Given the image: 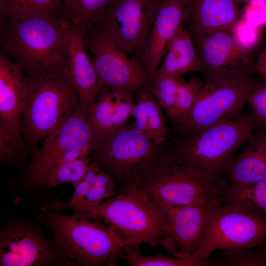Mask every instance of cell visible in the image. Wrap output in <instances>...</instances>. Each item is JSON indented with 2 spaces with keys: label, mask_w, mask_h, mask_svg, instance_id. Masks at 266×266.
Segmentation results:
<instances>
[{
  "label": "cell",
  "mask_w": 266,
  "mask_h": 266,
  "mask_svg": "<svg viewBox=\"0 0 266 266\" xmlns=\"http://www.w3.org/2000/svg\"><path fill=\"white\" fill-rule=\"evenodd\" d=\"M70 27L63 14L0 17V51L27 76L64 69Z\"/></svg>",
  "instance_id": "1"
},
{
  "label": "cell",
  "mask_w": 266,
  "mask_h": 266,
  "mask_svg": "<svg viewBox=\"0 0 266 266\" xmlns=\"http://www.w3.org/2000/svg\"><path fill=\"white\" fill-rule=\"evenodd\" d=\"M260 124L253 115H239L188 135L164 154L200 177L221 182L236 154Z\"/></svg>",
  "instance_id": "2"
},
{
  "label": "cell",
  "mask_w": 266,
  "mask_h": 266,
  "mask_svg": "<svg viewBox=\"0 0 266 266\" xmlns=\"http://www.w3.org/2000/svg\"><path fill=\"white\" fill-rule=\"evenodd\" d=\"M98 139L86 108L81 105L42 141L41 147L31 155L19 179L8 185V189L23 194L20 201L41 204L46 200H55L57 197L53 194L49 179L56 161L73 150L92 154Z\"/></svg>",
  "instance_id": "3"
},
{
  "label": "cell",
  "mask_w": 266,
  "mask_h": 266,
  "mask_svg": "<svg viewBox=\"0 0 266 266\" xmlns=\"http://www.w3.org/2000/svg\"><path fill=\"white\" fill-rule=\"evenodd\" d=\"M26 76L21 133L31 156L39 143L81 104L64 69Z\"/></svg>",
  "instance_id": "4"
},
{
  "label": "cell",
  "mask_w": 266,
  "mask_h": 266,
  "mask_svg": "<svg viewBox=\"0 0 266 266\" xmlns=\"http://www.w3.org/2000/svg\"><path fill=\"white\" fill-rule=\"evenodd\" d=\"M39 209L35 218L78 266H115L117 258H121L124 240L100 220L65 214L44 207Z\"/></svg>",
  "instance_id": "5"
},
{
  "label": "cell",
  "mask_w": 266,
  "mask_h": 266,
  "mask_svg": "<svg viewBox=\"0 0 266 266\" xmlns=\"http://www.w3.org/2000/svg\"><path fill=\"white\" fill-rule=\"evenodd\" d=\"M96 216L113 229L126 244L146 243L156 248L170 232L166 212L141 184L124 186L116 197L98 207Z\"/></svg>",
  "instance_id": "6"
},
{
  "label": "cell",
  "mask_w": 266,
  "mask_h": 266,
  "mask_svg": "<svg viewBox=\"0 0 266 266\" xmlns=\"http://www.w3.org/2000/svg\"><path fill=\"white\" fill-rule=\"evenodd\" d=\"M163 152L160 145L136 130L133 123L126 122L112 133L98 139L91 160L124 187L142 184Z\"/></svg>",
  "instance_id": "7"
},
{
  "label": "cell",
  "mask_w": 266,
  "mask_h": 266,
  "mask_svg": "<svg viewBox=\"0 0 266 266\" xmlns=\"http://www.w3.org/2000/svg\"><path fill=\"white\" fill-rule=\"evenodd\" d=\"M198 99L187 118L175 124L190 135L239 116L258 85L247 73L206 74Z\"/></svg>",
  "instance_id": "8"
},
{
  "label": "cell",
  "mask_w": 266,
  "mask_h": 266,
  "mask_svg": "<svg viewBox=\"0 0 266 266\" xmlns=\"http://www.w3.org/2000/svg\"><path fill=\"white\" fill-rule=\"evenodd\" d=\"M225 184L193 173L163 152L142 186L160 206H181L222 203Z\"/></svg>",
  "instance_id": "9"
},
{
  "label": "cell",
  "mask_w": 266,
  "mask_h": 266,
  "mask_svg": "<svg viewBox=\"0 0 266 266\" xmlns=\"http://www.w3.org/2000/svg\"><path fill=\"white\" fill-rule=\"evenodd\" d=\"M35 218L17 216L0 228V266H76Z\"/></svg>",
  "instance_id": "10"
},
{
  "label": "cell",
  "mask_w": 266,
  "mask_h": 266,
  "mask_svg": "<svg viewBox=\"0 0 266 266\" xmlns=\"http://www.w3.org/2000/svg\"><path fill=\"white\" fill-rule=\"evenodd\" d=\"M266 237V221L224 202L216 205L191 259L201 266L209 265L216 250L249 249L262 245Z\"/></svg>",
  "instance_id": "11"
},
{
  "label": "cell",
  "mask_w": 266,
  "mask_h": 266,
  "mask_svg": "<svg viewBox=\"0 0 266 266\" xmlns=\"http://www.w3.org/2000/svg\"><path fill=\"white\" fill-rule=\"evenodd\" d=\"M84 38L103 91H151V79L140 64L97 27L91 29Z\"/></svg>",
  "instance_id": "12"
},
{
  "label": "cell",
  "mask_w": 266,
  "mask_h": 266,
  "mask_svg": "<svg viewBox=\"0 0 266 266\" xmlns=\"http://www.w3.org/2000/svg\"><path fill=\"white\" fill-rule=\"evenodd\" d=\"M164 0H112L96 26L128 54L142 56Z\"/></svg>",
  "instance_id": "13"
},
{
  "label": "cell",
  "mask_w": 266,
  "mask_h": 266,
  "mask_svg": "<svg viewBox=\"0 0 266 266\" xmlns=\"http://www.w3.org/2000/svg\"><path fill=\"white\" fill-rule=\"evenodd\" d=\"M27 85L23 70L0 52V133L30 157L22 138V104Z\"/></svg>",
  "instance_id": "14"
},
{
  "label": "cell",
  "mask_w": 266,
  "mask_h": 266,
  "mask_svg": "<svg viewBox=\"0 0 266 266\" xmlns=\"http://www.w3.org/2000/svg\"><path fill=\"white\" fill-rule=\"evenodd\" d=\"M218 204L161 206L168 217L170 232L161 245L175 257L191 259L212 210Z\"/></svg>",
  "instance_id": "15"
},
{
  "label": "cell",
  "mask_w": 266,
  "mask_h": 266,
  "mask_svg": "<svg viewBox=\"0 0 266 266\" xmlns=\"http://www.w3.org/2000/svg\"><path fill=\"white\" fill-rule=\"evenodd\" d=\"M202 69L206 74H250L253 70L250 50L242 47L228 32L194 34Z\"/></svg>",
  "instance_id": "16"
},
{
  "label": "cell",
  "mask_w": 266,
  "mask_h": 266,
  "mask_svg": "<svg viewBox=\"0 0 266 266\" xmlns=\"http://www.w3.org/2000/svg\"><path fill=\"white\" fill-rule=\"evenodd\" d=\"M74 187L73 194L67 201L58 198L52 201L47 200L40 207L58 211L70 209L79 217L97 219V208L115 195L116 188L111 175L92 161L85 177Z\"/></svg>",
  "instance_id": "17"
},
{
  "label": "cell",
  "mask_w": 266,
  "mask_h": 266,
  "mask_svg": "<svg viewBox=\"0 0 266 266\" xmlns=\"http://www.w3.org/2000/svg\"><path fill=\"white\" fill-rule=\"evenodd\" d=\"M87 49L84 35L71 26L64 70L84 107L94 101L103 92Z\"/></svg>",
  "instance_id": "18"
},
{
  "label": "cell",
  "mask_w": 266,
  "mask_h": 266,
  "mask_svg": "<svg viewBox=\"0 0 266 266\" xmlns=\"http://www.w3.org/2000/svg\"><path fill=\"white\" fill-rule=\"evenodd\" d=\"M183 0H164L148 34L140 65L151 78L157 72L169 41L183 24Z\"/></svg>",
  "instance_id": "19"
},
{
  "label": "cell",
  "mask_w": 266,
  "mask_h": 266,
  "mask_svg": "<svg viewBox=\"0 0 266 266\" xmlns=\"http://www.w3.org/2000/svg\"><path fill=\"white\" fill-rule=\"evenodd\" d=\"M235 0H183V23L194 34L229 33L238 14Z\"/></svg>",
  "instance_id": "20"
},
{
  "label": "cell",
  "mask_w": 266,
  "mask_h": 266,
  "mask_svg": "<svg viewBox=\"0 0 266 266\" xmlns=\"http://www.w3.org/2000/svg\"><path fill=\"white\" fill-rule=\"evenodd\" d=\"M227 182L252 183L266 178V125L260 124L233 161L225 175Z\"/></svg>",
  "instance_id": "21"
},
{
  "label": "cell",
  "mask_w": 266,
  "mask_h": 266,
  "mask_svg": "<svg viewBox=\"0 0 266 266\" xmlns=\"http://www.w3.org/2000/svg\"><path fill=\"white\" fill-rule=\"evenodd\" d=\"M164 61L154 76L180 77L188 72L202 70L201 63L196 52L191 34L184 29L183 24L169 41Z\"/></svg>",
  "instance_id": "22"
},
{
  "label": "cell",
  "mask_w": 266,
  "mask_h": 266,
  "mask_svg": "<svg viewBox=\"0 0 266 266\" xmlns=\"http://www.w3.org/2000/svg\"><path fill=\"white\" fill-rule=\"evenodd\" d=\"M223 202L266 221V178L249 184L233 185L227 182Z\"/></svg>",
  "instance_id": "23"
},
{
  "label": "cell",
  "mask_w": 266,
  "mask_h": 266,
  "mask_svg": "<svg viewBox=\"0 0 266 266\" xmlns=\"http://www.w3.org/2000/svg\"><path fill=\"white\" fill-rule=\"evenodd\" d=\"M112 0H63V14L85 36L97 26Z\"/></svg>",
  "instance_id": "24"
},
{
  "label": "cell",
  "mask_w": 266,
  "mask_h": 266,
  "mask_svg": "<svg viewBox=\"0 0 266 266\" xmlns=\"http://www.w3.org/2000/svg\"><path fill=\"white\" fill-rule=\"evenodd\" d=\"M123 90L104 91L86 107L89 121L98 139L113 133V115Z\"/></svg>",
  "instance_id": "25"
},
{
  "label": "cell",
  "mask_w": 266,
  "mask_h": 266,
  "mask_svg": "<svg viewBox=\"0 0 266 266\" xmlns=\"http://www.w3.org/2000/svg\"><path fill=\"white\" fill-rule=\"evenodd\" d=\"M44 14H63L62 0H0V17L20 18Z\"/></svg>",
  "instance_id": "26"
},
{
  "label": "cell",
  "mask_w": 266,
  "mask_h": 266,
  "mask_svg": "<svg viewBox=\"0 0 266 266\" xmlns=\"http://www.w3.org/2000/svg\"><path fill=\"white\" fill-rule=\"evenodd\" d=\"M139 244H126L122 258L125 259L131 266H200L190 259L173 257L161 254L152 256L142 255Z\"/></svg>",
  "instance_id": "27"
},
{
  "label": "cell",
  "mask_w": 266,
  "mask_h": 266,
  "mask_svg": "<svg viewBox=\"0 0 266 266\" xmlns=\"http://www.w3.org/2000/svg\"><path fill=\"white\" fill-rule=\"evenodd\" d=\"M203 83L198 77L187 81L181 78L179 82L175 105L174 114L172 120L175 124L184 121L193 109Z\"/></svg>",
  "instance_id": "28"
},
{
  "label": "cell",
  "mask_w": 266,
  "mask_h": 266,
  "mask_svg": "<svg viewBox=\"0 0 266 266\" xmlns=\"http://www.w3.org/2000/svg\"><path fill=\"white\" fill-rule=\"evenodd\" d=\"M181 78V77L155 75L151 79V92L171 120L174 114L177 90Z\"/></svg>",
  "instance_id": "29"
},
{
  "label": "cell",
  "mask_w": 266,
  "mask_h": 266,
  "mask_svg": "<svg viewBox=\"0 0 266 266\" xmlns=\"http://www.w3.org/2000/svg\"><path fill=\"white\" fill-rule=\"evenodd\" d=\"M138 92L146 108L152 139L161 145L166 140L168 132L160 105L151 91L143 90Z\"/></svg>",
  "instance_id": "30"
},
{
  "label": "cell",
  "mask_w": 266,
  "mask_h": 266,
  "mask_svg": "<svg viewBox=\"0 0 266 266\" xmlns=\"http://www.w3.org/2000/svg\"><path fill=\"white\" fill-rule=\"evenodd\" d=\"M248 249L224 250L226 253L213 262L211 266H266V249L264 251H250Z\"/></svg>",
  "instance_id": "31"
},
{
  "label": "cell",
  "mask_w": 266,
  "mask_h": 266,
  "mask_svg": "<svg viewBox=\"0 0 266 266\" xmlns=\"http://www.w3.org/2000/svg\"><path fill=\"white\" fill-rule=\"evenodd\" d=\"M90 155L89 153L84 150H73L60 157L50 172L49 179L50 187L53 188L64 183H70L73 161L78 157Z\"/></svg>",
  "instance_id": "32"
},
{
  "label": "cell",
  "mask_w": 266,
  "mask_h": 266,
  "mask_svg": "<svg viewBox=\"0 0 266 266\" xmlns=\"http://www.w3.org/2000/svg\"><path fill=\"white\" fill-rule=\"evenodd\" d=\"M29 156L0 133V162L6 166L22 167L26 165Z\"/></svg>",
  "instance_id": "33"
},
{
  "label": "cell",
  "mask_w": 266,
  "mask_h": 266,
  "mask_svg": "<svg viewBox=\"0 0 266 266\" xmlns=\"http://www.w3.org/2000/svg\"><path fill=\"white\" fill-rule=\"evenodd\" d=\"M134 92L124 90L116 107L113 115V133L124 125L132 115L136 103L134 102Z\"/></svg>",
  "instance_id": "34"
},
{
  "label": "cell",
  "mask_w": 266,
  "mask_h": 266,
  "mask_svg": "<svg viewBox=\"0 0 266 266\" xmlns=\"http://www.w3.org/2000/svg\"><path fill=\"white\" fill-rule=\"evenodd\" d=\"M247 102L251 105L253 116L261 124L266 125V95L260 85H257L247 98Z\"/></svg>",
  "instance_id": "35"
},
{
  "label": "cell",
  "mask_w": 266,
  "mask_h": 266,
  "mask_svg": "<svg viewBox=\"0 0 266 266\" xmlns=\"http://www.w3.org/2000/svg\"><path fill=\"white\" fill-rule=\"evenodd\" d=\"M132 115L135 119L133 123L135 129L152 140L146 108L143 100L138 95L136 105L133 110Z\"/></svg>",
  "instance_id": "36"
},
{
  "label": "cell",
  "mask_w": 266,
  "mask_h": 266,
  "mask_svg": "<svg viewBox=\"0 0 266 266\" xmlns=\"http://www.w3.org/2000/svg\"><path fill=\"white\" fill-rule=\"evenodd\" d=\"M233 30L234 32L233 37L236 41L243 48L250 50L253 43L252 33L254 32L248 22L243 20L236 22Z\"/></svg>",
  "instance_id": "37"
},
{
  "label": "cell",
  "mask_w": 266,
  "mask_h": 266,
  "mask_svg": "<svg viewBox=\"0 0 266 266\" xmlns=\"http://www.w3.org/2000/svg\"><path fill=\"white\" fill-rule=\"evenodd\" d=\"M91 162L89 156L80 157L73 161L70 184L75 187L84 178Z\"/></svg>",
  "instance_id": "38"
},
{
  "label": "cell",
  "mask_w": 266,
  "mask_h": 266,
  "mask_svg": "<svg viewBox=\"0 0 266 266\" xmlns=\"http://www.w3.org/2000/svg\"><path fill=\"white\" fill-rule=\"evenodd\" d=\"M255 69L262 75L266 84V46L259 54Z\"/></svg>",
  "instance_id": "39"
},
{
  "label": "cell",
  "mask_w": 266,
  "mask_h": 266,
  "mask_svg": "<svg viewBox=\"0 0 266 266\" xmlns=\"http://www.w3.org/2000/svg\"><path fill=\"white\" fill-rule=\"evenodd\" d=\"M237 4L240 3H249L255 6H264L266 3V0H235Z\"/></svg>",
  "instance_id": "40"
},
{
  "label": "cell",
  "mask_w": 266,
  "mask_h": 266,
  "mask_svg": "<svg viewBox=\"0 0 266 266\" xmlns=\"http://www.w3.org/2000/svg\"><path fill=\"white\" fill-rule=\"evenodd\" d=\"M260 87L263 93L266 95V85H260Z\"/></svg>",
  "instance_id": "41"
},
{
  "label": "cell",
  "mask_w": 266,
  "mask_h": 266,
  "mask_svg": "<svg viewBox=\"0 0 266 266\" xmlns=\"http://www.w3.org/2000/svg\"><path fill=\"white\" fill-rule=\"evenodd\" d=\"M265 10H266V4L263 6Z\"/></svg>",
  "instance_id": "42"
},
{
  "label": "cell",
  "mask_w": 266,
  "mask_h": 266,
  "mask_svg": "<svg viewBox=\"0 0 266 266\" xmlns=\"http://www.w3.org/2000/svg\"><path fill=\"white\" fill-rule=\"evenodd\" d=\"M62 2H63V0H62Z\"/></svg>",
  "instance_id": "43"
}]
</instances>
